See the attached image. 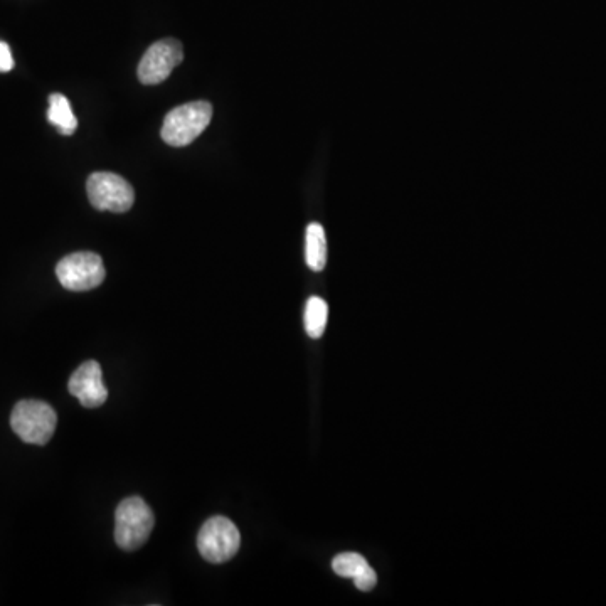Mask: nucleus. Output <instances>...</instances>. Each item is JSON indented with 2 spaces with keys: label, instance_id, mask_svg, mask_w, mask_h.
Instances as JSON below:
<instances>
[{
  "label": "nucleus",
  "instance_id": "423d86ee",
  "mask_svg": "<svg viewBox=\"0 0 606 606\" xmlns=\"http://www.w3.org/2000/svg\"><path fill=\"white\" fill-rule=\"evenodd\" d=\"M86 191L91 206L98 211L127 213L135 202V191L127 179L112 172H95L88 177Z\"/></svg>",
  "mask_w": 606,
  "mask_h": 606
},
{
  "label": "nucleus",
  "instance_id": "9b49d317",
  "mask_svg": "<svg viewBox=\"0 0 606 606\" xmlns=\"http://www.w3.org/2000/svg\"><path fill=\"white\" fill-rule=\"evenodd\" d=\"M48 120L63 135H73L76 127H78V120H76L75 113L71 110L70 101L66 96L59 95V93L49 96Z\"/></svg>",
  "mask_w": 606,
  "mask_h": 606
},
{
  "label": "nucleus",
  "instance_id": "20e7f679",
  "mask_svg": "<svg viewBox=\"0 0 606 606\" xmlns=\"http://www.w3.org/2000/svg\"><path fill=\"white\" fill-rule=\"evenodd\" d=\"M240 546V531L228 517H211L197 534V549L209 563H226L236 556Z\"/></svg>",
  "mask_w": 606,
  "mask_h": 606
},
{
  "label": "nucleus",
  "instance_id": "0eeeda50",
  "mask_svg": "<svg viewBox=\"0 0 606 606\" xmlns=\"http://www.w3.org/2000/svg\"><path fill=\"white\" fill-rule=\"evenodd\" d=\"M184 59V49L177 39H162L152 44L139 64L142 85H160Z\"/></svg>",
  "mask_w": 606,
  "mask_h": 606
},
{
  "label": "nucleus",
  "instance_id": "7ed1b4c3",
  "mask_svg": "<svg viewBox=\"0 0 606 606\" xmlns=\"http://www.w3.org/2000/svg\"><path fill=\"white\" fill-rule=\"evenodd\" d=\"M56 425H58L56 411L44 401L24 399L12 410V430L22 442L46 445L53 438Z\"/></svg>",
  "mask_w": 606,
  "mask_h": 606
},
{
  "label": "nucleus",
  "instance_id": "f03ea898",
  "mask_svg": "<svg viewBox=\"0 0 606 606\" xmlns=\"http://www.w3.org/2000/svg\"><path fill=\"white\" fill-rule=\"evenodd\" d=\"M213 118V105L208 101H192L167 113L162 139L172 147H186L201 135Z\"/></svg>",
  "mask_w": 606,
  "mask_h": 606
},
{
  "label": "nucleus",
  "instance_id": "6e6552de",
  "mask_svg": "<svg viewBox=\"0 0 606 606\" xmlns=\"http://www.w3.org/2000/svg\"><path fill=\"white\" fill-rule=\"evenodd\" d=\"M68 389L85 408H100L108 398V389L103 384L101 367L96 361L81 364L71 376Z\"/></svg>",
  "mask_w": 606,
  "mask_h": 606
},
{
  "label": "nucleus",
  "instance_id": "f257e3e1",
  "mask_svg": "<svg viewBox=\"0 0 606 606\" xmlns=\"http://www.w3.org/2000/svg\"><path fill=\"white\" fill-rule=\"evenodd\" d=\"M154 512L140 497H128L115 512V541L125 551H137L149 541L154 529Z\"/></svg>",
  "mask_w": 606,
  "mask_h": 606
},
{
  "label": "nucleus",
  "instance_id": "ddd939ff",
  "mask_svg": "<svg viewBox=\"0 0 606 606\" xmlns=\"http://www.w3.org/2000/svg\"><path fill=\"white\" fill-rule=\"evenodd\" d=\"M12 68H14V58H12L11 48L0 41V73H7Z\"/></svg>",
  "mask_w": 606,
  "mask_h": 606
},
{
  "label": "nucleus",
  "instance_id": "1a4fd4ad",
  "mask_svg": "<svg viewBox=\"0 0 606 606\" xmlns=\"http://www.w3.org/2000/svg\"><path fill=\"white\" fill-rule=\"evenodd\" d=\"M332 569H334L335 575L352 578L357 590L371 591L378 583L376 571L369 566L366 558H362L361 554L342 553L335 556L332 561Z\"/></svg>",
  "mask_w": 606,
  "mask_h": 606
},
{
  "label": "nucleus",
  "instance_id": "9d476101",
  "mask_svg": "<svg viewBox=\"0 0 606 606\" xmlns=\"http://www.w3.org/2000/svg\"><path fill=\"white\" fill-rule=\"evenodd\" d=\"M305 261L314 272H322L327 265V238H325V229L319 223L307 226Z\"/></svg>",
  "mask_w": 606,
  "mask_h": 606
},
{
  "label": "nucleus",
  "instance_id": "f8f14e48",
  "mask_svg": "<svg viewBox=\"0 0 606 606\" xmlns=\"http://www.w3.org/2000/svg\"><path fill=\"white\" fill-rule=\"evenodd\" d=\"M327 319H329V305L320 297H310L305 305V330L312 339H320L324 335L325 327H327Z\"/></svg>",
  "mask_w": 606,
  "mask_h": 606
},
{
  "label": "nucleus",
  "instance_id": "39448f33",
  "mask_svg": "<svg viewBox=\"0 0 606 606\" xmlns=\"http://www.w3.org/2000/svg\"><path fill=\"white\" fill-rule=\"evenodd\" d=\"M56 277L66 290L88 292L100 287L107 272L100 255L91 251H80L64 256L56 266Z\"/></svg>",
  "mask_w": 606,
  "mask_h": 606
}]
</instances>
